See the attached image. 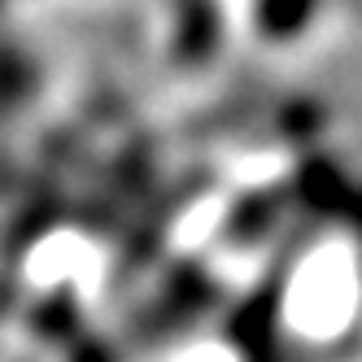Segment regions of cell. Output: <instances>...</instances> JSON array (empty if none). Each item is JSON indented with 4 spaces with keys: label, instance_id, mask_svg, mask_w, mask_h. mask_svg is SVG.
<instances>
[{
    "label": "cell",
    "instance_id": "cell-3",
    "mask_svg": "<svg viewBox=\"0 0 362 362\" xmlns=\"http://www.w3.org/2000/svg\"><path fill=\"white\" fill-rule=\"evenodd\" d=\"M323 0H245V31L267 48L301 44L319 22Z\"/></svg>",
    "mask_w": 362,
    "mask_h": 362
},
{
    "label": "cell",
    "instance_id": "cell-1",
    "mask_svg": "<svg viewBox=\"0 0 362 362\" xmlns=\"http://www.w3.org/2000/svg\"><path fill=\"white\" fill-rule=\"evenodd\" d=\"M279 323L305 341H336L362 315V236L336 223L288 253L275 284Z\"/></svg>",
    "mask_w": 362,
    "mask_h": 362
},
{
    "label": "cell",
    "instance_id": "cell-2",
    "mask_svg": "<svg viewBox=\"0 0 362 362\" xmlns=\"http://www.w3.org/2000/svg\"><path fill=\"white\" fill-rule=\"evenodd\" d=\"M223 44V9L214 0H175L162 22V48L170 62H210Z\"/></svg>",
    "mask_w": 362,
    "mask_h": 362
}]
</instances>
